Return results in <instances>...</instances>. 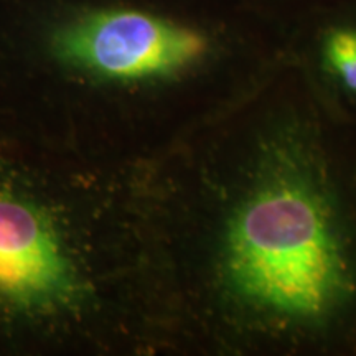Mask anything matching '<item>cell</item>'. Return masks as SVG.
Masks as SVG:
<instances>
[{
    "label": "cell",
    "instance_id": "cell-3",
    "mask_svg": "<svg viewBox=\"0 0 356 356\" xmlns=\"http://www.w3.org/2000/svg\"><path fill=\"white\" fill-rule=\"evenodd\" d=\"M76 279L44 218L0 195V299L26 309L61 305Z\"/></svg>",
    "mask_w": 356,
    "mask_h": 356
},
{
    "label": "cell",
    "instance_id": "cell-2",
    "mask_svg": "<svg viewBox=\"0 0 356 356\" xmlns=\"http://www.w3.org/2000/svg\"><path fill=\"white\" fill-rule=\"evenodd\" d=\"M70 63L144 88H175L200 76L216 56L203 29L145 10H108L70 25L56 38Z\"/></svg>",
    "mask_w": 356,
    "mask_h": 356
},
{
    "label": "cell",
    "instance_id": "cell-1",
    "mask_svg": "<svg viewBox=\"0 0 356 356\" xmlns=\"http://www.w3.org/2000/svg\"><path fill=\"white\" fill-rule=\"evenodd\" d=\"M200 157L197 320L233 356H356V129L284 61Z\"/></svg>",
    "mask_w": 356,
    "mask_h": 356
},
{
    "label": "cell",
    "instance_id": "cell-4",
    "mask_svg": "<svg viewBox=\"0 0 356 356\" xmlns=\"http://www.w3.org/2000/svg\"><path fill=\"white\" fill-rule=\"evenodd\" d=\"M293 65L325 108L356 129V17L315 26L300 63Z\"/></svg>",
    "mask_w": 356,
    "mask_h": 356
}]
</instances>
